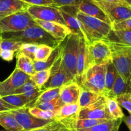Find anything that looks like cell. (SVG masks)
<instances>
[{"label": "cell", "instance_id": "obj_1", "mask_svg": "<svg viewBox=\"0 0 131 131\" xmlns=\"http://www.w3.org/2000/svg\"><path fill=\"white\" fill-rule=\"evenodd\" d=\"M0 35L2 38L12 40L23 43L47 45L52 48H55L62 42L54 38L37 24L20 31L10 32Z\"/></svg>", "mask_w": 131, "mask_h": 131}, {"label": "cell", "instance_id": "obj_2", "mask_svg": "<svg viewBox=\"0 0 131 131\" xmlns=\"http://www.w3.org/2000/svg\"><path fill=\"white\" fill-rule=\"evenodd\" d=\"M76 17L80 23L83 37L87 44L104 40L112 29L111 25L78 11Z\"/></svg>", "mask_w": 131, "mask_h": 131}, {"label": "cell", "instance_id": "obj_3", "mask_svg": "<svg viewBox=\"0 0 131 131\" xmlns=\"http://www.w3.org/2000/svg\"><path fill=\"white\" fill-rule=\"evenodd\" d=\"M81 35L72 34L61 43L60 54L63 65L67 72L75 81L77 75V60Z\"/></svg>", "mask_w": 131, "mask_h": 131}, {"label": "cell", "instance_id": "obj_4", "mask_svg": "<svg viewBox=\"0 0 131 131\" xmlns=\"http://www.w3.org/2000/svg\"><path fill=\"white\" fill-rule=\"evenodd\" d=\"M106 64L88 68L81 75L79 84L81 87L104 97Z\"/></svg>", "mask_w": 131, "mask_h": 131}, {"label": "cell", "instance_id": "obj_5", "mask_svg": "<svg viewBox=\"0 0 131 131\" xmlns=\"http://www.w3.org/2000/svg\"><path fill=\"white\" fill-rule=\"evenodd\" d=\"M110 46L111 62L124 81L131 86V49Z\"/></svg>", "mask_w": 131, "mask_h": 131}, {"label": "cell", "instance_id": "obj_6", "mask_svg": "<svg viewBox=\"0 0 131 131\" xmlns=\"http://www.w3.org/2000/svg\"><path fill=\"white\" fill-rule=\"evenodd\" d=\"M37 25L27 11L20 12L0 20V34L24 30Z\"/></svg>", "mask_w": 131, "mask_h": 131}, {"label": "cell", "instance_id": "obj_7", "mask_svg": "<svg viewBox=\"0 0 131 131\" xmlns=\"http://www.w3.org/2000/svg\"><path fill=\"white\" fill-rule=\"evenodd\" d=\"M92 1L106 14L111 21V26L131 18V5L127 3Z\"/></svg>", "mask_w": 131, "mask_h": 131}, {"label": "cell", "instance_id": "obj_8", "mask_svg": "<svg viewBox=\"0 0 131 131\" xmlns=\"http://www.w3.org/2000/svg\"><path fill=\"white\" fill-rule=\"evenodd\" d=\"M88 61L87 68L95 65L106 64L111 60V49L104 40L95 41L87 44Z\"/></svg>", "mask_w": 131, "mask_h": 131}, {"label": "cell", "instance_id": "obj_9", "mask_svg": "<svg viewBox=\"0 0 131 131\" xmlns=\"http://www.w3.org/2000/svg\"><path fill=\"white\" fill-rule=\"evenodd\" d=\"M72 81H75L70 76L64 69L60 53L59 57L51 67V73L48 80L43 84L41 90H45L49 88H61Z\"/></svg>", "mask_w": 131, "mask_h": 131}, {"label": "cell", "instance_id": "obj_10", "mask_svg": "<svg viewBox=\"0 0 131 131\" xmlns=\"http://www.w3.org/2000/svg\"><path fill=\"white\" fill-rule=\"evenodd\" d=\"M28 108L29 107L26 106L10 110L18 124L23 128V131H29L42 127L53 120H46L37 118L29 113Z\"/></svg>", "mask_w": 131, "mask_h": 131}, {"label": "cell", "instance_id": "obj_11", "mask_svg": "<svg viewBox=\"0 0 131 131\" xmlns=\"http://www.w3.org/2000/svg\"><path fill=\"white\" fill-rule=\"evenodd\" d=\"M78 119H98L113 120L109 112L106 103V98L102 97L95 103L81 109L78 114Z\"/></svg>", "mask_w": 131, "mask_h": 131}, {"label": "cell", "instance_id": "obj_12", "mask_svg": "<svg viewBox=\"0 0 131 131\" xmlns=\"http://www.w3.org/2000/svg\"><path fill=\"white\" fill-rule=\"evenodd\" d=\"M27 12L34 19L47 22H54L65 26L61 11L58 7L30 5Z\"/></svg>", "mask_w": 131, "mask_h": 131}, {"label": "cell", "instance_id": "obj_13", "mask_svg": "<svg viewBox=\"0 0 131 131\" xmlns=\"http://www.w3.org/2000/svg\"><path fill=\"white\" fill-rule=\"evenodd\" d=\"M29 78L30 75L15 68L8 78L0 83V97L12 95Z\"/></svg>", "mask_w": 131, "mask_h": 131}, {"label": "cell", "instance_id": "obj_14", "mask_svg": "<svg viewBox=\"0 0 131 131\" xmlns=\"http://www.w3.org/2000/svg\"><path fill=\"white\" fill-rule=\"evenodd\" d=\"M35 21L37 25L60 42H63L68 36L74 34L66 26L60 23L43 21L38 19H35Z\"/></svg>", "mask_w": 131, "mask_h": 131}, {"label": "cell", "instance_id": "obj_15", "mask_svg": "<svg viewBox=\"0 0 131 131\" xmlns=\"http://www.w3.org/2000/svg\"><path fill=\"white\" fill-rule=\"evenodd\" d=\"M76 6L78 11L80 12L111 25V21L106 14L92 0H82Z\"/></svg>", "mask_w": 131, "mask_h": 131}, {"label": "cell", "instance_id": "obj_16", "mask_svg": "<svg viewBox=\"0 0 131 131\" xmlns=\"http://www.w3.org/2000/svg\"><path fill=\"white\" fill-rule=\"evenodd\" d=\"M104 41L113 47L131 49V30L115 31L111 29Z\"/></svg>", "mask_w": 131, "mask_h": 131}, {"label": "cell", "instance_id": "obj_17", "mask_svg": "<svg viewBox=\"0 0 131 131\" xmlns=\"http://www.w3.org/2000/svg\"><path fill=\"white\" fill-rule=\"evenodd\" d=\"M29 6L22 0H0V20L16 13L27 11Z\"/></svg>", "mask_w": 131, "mask_h": 131}, {"label": "cell", "instance_id": "obj_18", "mask_svg": "<svg viewBox=\"0 0 131 131\" xmlns=\"http://www.w3.org/2000/svg\"><path fill=\"white\" fill-rule=\"evenodd\" d=\"M81 86L76 81H72L61 87L60 98L63 104L78 103Z\"/></svg>", "mask_w": 131, "mask_h": 131}, {"label": "cell", "instance_id": "obj_19", "mask_svg": "<svg viewBox=\"0 0 131 131\" xmlns=\"http://www.w3.org/2000/svg\"><path fill=\"white\" fill-rule=\"evenodd\" d=\"M88 61V51H87V43L85 39L81 36L79 41V51H78V60H77V75L75 81L79 84L80 78L87 68Z\"/></svg>", "mask_w": 131, "mask_h": 131}, {"label": "cell", "instance_id": "obj_20", "mask_svg": "<svg viewBox=\"0 0 131 131\" xmlns=\"http://www.w3.org/2000/svg\"><path fill=\"white\" fill-rule=\"evenodd\" d=\"M81 108L78 103L64 104L60 107L55 116V120L65 121L78 117Z\"/></svg>", "mask_w": 131, "mask_h": 131}, {"label": "cell", "instance_id": "obj_21", "mask_svg": "<svg viewBox=\"0 0 131 131\" xmlns=\"http://www.w3.org/2000/svg\"><path fill=\"white\" fill-rule=\"evenodd\" d=\"M0 125L7 131H23L10 111L0 112Z\"/></svg>", "mask_w": 131, "mask_h": 131}, {"label": "cell", "instance_id": "obj_22", "mask_svg": "<svg viewBox=\"0 0 131 131\" xmlns=\"http://www.w3.org/2000/svg\"><path fill=\"white\" fill-rule=\"evenodd\" d=\"M17 69L29 75H31L35 72L34 66V61L29 58L18 51L16 55Z\"/></svg>", "mask_w": 131, "mask_h": 131}, {"label": "cell", "instance_id": "obj_23", "mask_svg": "<svg viewBox=\"0 0 131 131\" xmlns=\"http://www.w3.org/2000/svg\"><path fill=\"white\" fill-rule=\"evenodd\" d=\"M127 92H131V86L125 83L124 79L121 78V76L118 74H117L116 80L114 83L112 89L109 92L106 98L116 99L118 96L125 93H127Z\"/></svg>", "mask_w": 131, "mask_h": 131}, {"label": "cell", "instance_id": "obj_24", "mask_svg": "<svg viewBox=\"0 0 131 131\" xmlns=\"http://www.w3.org/2000/svg\"><path fill=\"white\" fill-rule=\"evenodd\" d=\"M123 122L122 119H117V120H111L97 124L92 127L87 129H76V130H71L72 131H118L120 125Z\"/></svg>", "mask_w": 131, "mask_h": 131}, {"label": "cell", "instance_id": "obj_25", "mask_svg": "<svg viewBox=\"0 0 131 131\" xmlns=\"http://www.w3.org/2000/svg\"><path fill=\"white\" fill-rule=\"evenodd\" d=\"M61 11V15L65 21V26L71 30L74 34H78L83 37V32H82L81 27L80 23L76 17V15H72L67 12L60 9Z\"/></svg>", "mask_w": 131, "mask_h": 131}, {"label": "cell", "instance_id": "obj_26", "mask_svg": "<svg viewBox=\"0 0 131 131\" xmlns=\"http://www.w3.org/2000/svg\"><path fill=\"white\" fill-rule=\"evenodd\" d=\"M60 49H61V43L57 47L54 48L52 53L49 56V57L47 58V60L45 61H34V66L35 70V72L40 71V70H47V69H51L52 65L56 61L58 58L60 56Z\"/></svg>", "mask_w": 131, "mask_h": 131}, {"label": "cell", "instance_id": "obj_27", "mask_svg": "<svg viewBox=\"0 0 131 131\" xmlns=\"http://www.w3.org/2000/svg\"><path fill=\"white\" fill-rule=\"evenodd\" d=\"M102 97L103 96L99 95L97 93L90 92V91L81 87L80 96H79L78 104H79L80 108L83 109L95 103Z\"/></svg>", "mask_w": 131, "mask_h": 131}, {"label": "cell", "instance_id": "obj_28", "mask_svg": "<svg viewBox=\"0 0 131 131\" xmlns=\"http://www.w3.org/2000/svg\"><path fill=\"white\" fill-rule=\"evenodd\" d=\"M1 98L3 101L15 109L26 107V106L29 107V104L32 103L31 101H29L28 99L21 94L9 95Z\"/></svg>", "mask_w": 131, "mask_h": 131}, {"label": "cell", "instance_id": "obj_29", "mask_svg": "<svg viewBox=\"0 0 131 131\" xmlns=\"http://www.w3.org/2000/svg\"><path fill=\"white\" fill-rule=\"evenodd\" d=\"M117 71L114 67L111 60L106 63V75H105V93L104 97H106L109 92L112 89L114 83L116 80Z\"/></svg>", "mask_w": 131, "mask_h": 131}, {"label": "cell", "instance_id": "obj_30", "mask_svg": "<svg viewBox=\"0 0 131 131\" xmlns=\"http://www.w3.org/2000/svg\"><path fill=\"white\" fill-rule=\"evenodd\" d=\"M60 90H61V88H49V89L45 90L41 93V94L36 99V101L33 102L31 106H35L40 104L50 102V101L58 98L60 97Z\"/></svg>", "mask_w": 131, "mask_h": 131}, {"label": "cell", "instance_id": "obj_31", "mask_svg": "<svg viewBox=\"0 0 131 131\" xmlns=\"http://www.w3.org/2000/svg\"><path fill=\"white\" fill-rule=\"evenodd\" d=\"M106 103H107L109 112L113 120L123 119L125 116L122 110L121 107L115 99L106 98Z\"/></svg>", "mask_w": 131, "mask_h": 131}, {"label": "cell", "instance_id": "obj_32", "mask_svg": "<svg viewBox=\"0 0 131 131\" xmlns=\"http://www.w3.org/2000/svg\"><path fill=\"white\" fill-rule=\"evenodd\" d=\"M50 73L51 69L35 72L33 75H30V79L37 88L41 89L43 84L48 80L50 76Z\"/></svg>", "mask_w": 131, "mask_h": 131}, {"label": "cell", "instance_id": "obj_33", "mask_svg": "<svg viewBox=\"0 0 131 131\" xmlns=\"http://www.w3.org/2000/svg\"><path fill=\"white\" fill-rule=\"evenodd\" d=\"M28 111H29V113L33 115V116H34L35 117L37 118L42 119V120H54L55 116H56V113L54 112L41 110L38 107H34V106L29 107Z\"/></svg>", "mask_w": 131, "mask_h": 131}, {"label": "cell", "instance_id": "obj_34", "mask_svg": "<svg viewBox=\"0 0 131 131\" xmlns=\"http://www.w3.org/2000/svg\"><path fill=\"white\" fill-rule=\"evenodd\" d=\"M54 48L47 45H38L35 53V61H45L47 60Z\"/></svg>", "mask_w": 131, "mask_h": 131}, {"label": "cell", "instance_id": "obj_35", "mask_svg": "<svg viewBox=\"0 0 131 131\" xmlns=\"http://www.w3.org/2000/svg\"><path fill=\"white\" fill-rule=\"evenodd\" d=\"M29 131H72L61 122L53 120L47 125Z\"/></svg>", "mask_w": 131, "mask_h": 131}, {"label": "cell", "instance_id": "obj_36", "mask_svg": "<svg viewBox=\"0 0 131 131\" xmlns=\"http://www.w3.org/2000/svg\"><path fill=\"white\" fill-rule=\"evenodd\" d=\"M63 105L64 104L61 102V99H60V97H59L58 98L52 100V101H50V102L40 104L37 105V106H34V107H38V108L41 109V110H46V111H52V112H54L56 115L58 110H60V107Z\"/></svg>", "mask_w": 131, "mask_h": 131}, {"label": "cell", "instance_id": "obj_37", "mask_svg": "<svg viewBox=\"0 0 131 131\" xmlns=\"http://www.w3.org/2000/svg\"><path fill=\"white\" fill-rule=\"evenodd\" d=\"M22 45H23V43L21 42L2 38L1 44H0V48H1V50H9L14 52H18L20 51Z\"/></svg>", "mask_w": 131, "mask_h": 131}, {"label": "cell", "instance_id": "obj_38", "mask_svg": "<svg viewBox=\"0 0 131 131\" xmlns=\"http://www.w3.org/2000/svg\"><path fill=\"white\" fill-rule=\"evenodd\" d=\"M116 100L120 107L125 108L131 115V92H127L118 96Z\"/></svg>", "mask_w": 131, "mask_h": 131}, {"label": "cell", "instance_id": "obj_39", "mask_svg": "<svg viewBox=\"0 0 131 131\" xmlns=\"http://www.w3.org/2000/svg\"><path fill=\"white\" fill-rule=\"evenodd\" d=\"M38 46V45L35 43H23L19 52H22L27 57L34 61L35 53Z\"/></svg>", "mask_w": 131, "mask_h": 131}, {"label": "cell", "instance_id": "obj_40", "mask_svg": "<svg viewBox=\"0 0 131 131\" xmlns=\"http://www.w3.org/2000/svg\"><path fill=\"white\" fill-rule=\"evenodd\" d=\"M35 88H37V87L36 86L35 84L31 81L30 78H29V80L27 81V82H26V83H24L23 86H21L20 88H18L17 90H16L12 94H23V93H26V92H29V91L35 89Z\"/></svg>", "mask_w": 131, "mask_h": 131}, {"label": "cell", "instance_id": "obj_41", "mask_svg": "<svg viewBox=\"0 0 131 131\" xmlns=\"http://www.w3.org/2000/svg\"><path fill=\"white\" fill-rule=\"evenodd\" d=\"M112 29L115 31L131 30V18L116 24H112Z\"/></svg>", "mask_w": 131, "mask_h": 131}, {"label": "cell", "instance_id": "obj_42", "mask_svg": "<svg viewBox=\"0 0 131 131\" xmlns=\"http://www.w3.org/2000/svg\"><path fill=\"white\" fill-rule=\"evenodd\" d=\"M29 5L33 6H49L57 7L52 0H22Z\"/></svg>", "mask_w": 131, "mask_h": 131}, {"label": "cell", "instance_id": "obj_43", "mask_svg": "<svg viewBox=\"0 0 131 131\" xmlns=\"http://www.w3.org/2000/svg\"><path fill=\"white\" fill-rule=\"evenodd\" d=\"M58 8L63 6H75L78 5L82 0H52Z\"/></svg>", "mask_w": 131, "mask_h": 131}, {"label": "cell", "instance_id": "obj_44", "mask_svg": "<svg viewBox=\"0 0 131 131\" xmlns=\"http://www.w3.org/2000/svg\"><path fill=\"white\" fill-rule=\"evenodd\" d=\"M14 52H15L9 50H1L0 52V57L5 61H12L14 56Z\"/></svg>", "mask_w": 131, "mask_h": 131}, {"label": "cell", "instance_id": "obj_45", "mask_svg": "<svg viewBox=\"0 0 131 131\" xmlns=\"http://www.w3.org/2000/svg\"><path fill=\"white\" fill-rule=\"evenodd\" d=\"M15 110V108H14V107L9 105L8 104L5 102L4 101H3L1 99V97H0V112H1V111H10V110Z\"/></svg>", "mask_w": 131, "mask_h": 131}, {"label": "cell", "instance_id": "obj_46", "mask_svg": "<svg viewBox=\"0 0 131 131\" xmlns=\"http://www.w3.org/2000/svg\"><path fill=\"white\" fill-rule=\"evenodd\" d=\"M123 121L125 122L127 127L129 128V130L131 131V115L127 116H124L122 119Z\"/></svg>", "mask_w": 131, "mask_h": 131}, {"label": "cell", "instance_id": "obj_47", "mask_svg": "<svg viewBox=\"0 0 131 131\" xmlns=\"http://www.w3.org/2000/svg\"><path fill=\"white\" fill-rule=\"evenodd\" d=\"M100 1H109V2H119V3H126L125 0H100Z\"/></svg>", "mask_w": 131, "mask_h": 131}, {"label": "cell", "instance_id": "obj_48", "mask_svg": "<svg viewBox=\"0 0 131 131\" xmlns=\"http://www.w3.org/2000/svg\"><path fill=\"white\" fill-rule=\"evenodd\" d=\"M125 1L127 3H128L129 5H131V0H125Z\"/></svg>", "mask_w": 131, "mask_h": 131}, {"label": "cell", "instance_id": "obj_49", "mask_svg": "<svg viewBox=\"0 0 131 131\" xmlns=\"http://www.w3.org/2000/svg\"><path fill=\"white\" fill-rule=\"evenodd\" d=\"M1 40H2V37H1V35H0V44H1ZM1 48H0V52H1Z\"/></svg>", "mask_w": 131, "mask_h": 131}, {"label": "cell", "instance_id": "obj_50", "mask_svg": "<svg viewBox=\"0 0 131 131\" xmlns=\"http://www.w3.org/2000/svg\"><path fill=\"white\" fill-rule=\"evenodd\" d=\"M0 83H1V82H0Z\"/></svg>", "mask_w": 131, "mask_h": 131}]
</instances>
